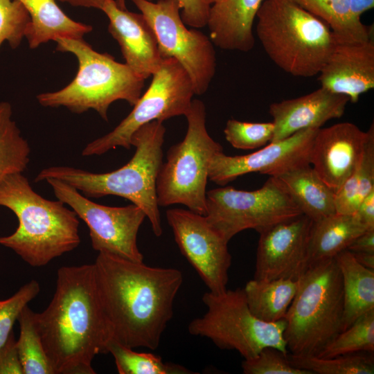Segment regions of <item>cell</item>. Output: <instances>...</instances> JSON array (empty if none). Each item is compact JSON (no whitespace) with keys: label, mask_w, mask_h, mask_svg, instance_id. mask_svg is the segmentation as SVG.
Here are the masks:
<instances>
[{"label":"cell","mask_w":374,"mask_h":374,"mask_svg":"<svg viewBox=\"0 0 374 374\" xmlns=\"http://www.w3.org/2000/svg\"><path fill=\"white\" fill-rule=\"evenodd\" d=\"M359 352H374V310L357 318L317 356L328 358Z\"/></svg>","instance_id":"cell-33"},{"label":"cell","mask_w":374,"mask_h":374,"mask_svg":"<svg viewBox=\"0 0 374 374\" xmlns=\"http://www.w3.org/2000/svg\"><path fill=\"white\" fill-rule=\"evenodd\" d=\"M318 75L321 87L357 103L374 87L373 37L360 42H337Z\"/></svg>","instance_id":"cell-18"},{"label":"cell","mask_w":374,"mask_h":374,"mask_svg":"<svg viewBox=\"0 0 374 374\" xmlns=\"http://www.w3.org/2000/svg\"><path fill=\"white\" fill-rule=\"evenodd\" d=\"M335 258L342 278L344 330L360 316L374 310V270L360 265L348 250Z\"/></svg>","instance_id":"cell-25"},{"label":"cell","mask_w":374,"mask_h":374,"mask_svg":"<svg viewBox=\"0 0 374 374\" xmlns=\"http://www.w3.org/2000/svg\"><path fill=\"white\" fill-rule=\"evenodd\" d=\"M342 278L335 258L311 264L298 280L283 336L296 356L318 355L343 330Z\"/></svg>","instance_id":"cell-7"},{"label":"cell","mask_w":374,"mask_h":374,"mask_svg":"<svg viewBox=\"0 0 374 374\" xmlns=\"http://www.w3.org/2000/svg\"><path fill=\"white\" fill-rule=\"evenodd\" d=\"M291 1L324 21L337 42H360L373 37V26H366L353 17L350 0Z\"/></svg>","instance_id":"cell-27"},{"label":"cell","mask_w":374,"mask_h":374,"mask_svg":"<svg viewBox=\"0 0 374 374\" xmlns=\"http://www.w3.org/2000/svg\"><path fill=\"white\" fill-rule=\"evenodd\" d=\"M73 6L101 9L107 0H58Z\"/></svg>","instance_id":"cell-43"},{"label":"cell","mask_w":374,"mask_h":374,"mask_svg":"<svg viewBox=\"0 0 374 374\" xmlns=\"http://www.w3.org/2000/svg\"><path fill=\"white\" fill-rule=\"evenodd\" d=\"M349 98L323 87L302 96L273 103L269 112L274 133L271 141L285 139L310 128H321L326 122L341 117Z\"/></svg>","instance_id":"cell-20"},{"label":"cell","mask_w":374,"mask_h":374,"mask_svg":"<svg viewBox=\"0 0 374 374\" xmlns=\"http://www.w3.org/2000/svg\"><path fill=\"white\" fill-rule=\"evenodd\" d=\"M40 290L39 284L31 280L10 297L0 300V350L7 341L12 328L23 308Z\"/></svg>","instance_id":"cell-36"},{"label":"cell","mask_w":374,"mask_h":374,"mask_svg":"<svg viewBox=\"0 0 374 374\" xmlns=\"http://www.w3.org/2000/svg\"><path fill=\"white\" fill-rule=\"evenodd\" d=\"M12 115L10 104L0 102V183L9 175L23 172L30 161V148Z\"/></svg>","instance_id":"cell-29"},{"label":"cell","mask_w":374,"mask_h":374,"mask_svg":"<svg viewBox=\"0 0 374 374\" xmlns=\"http://www.w3.org/2000/svg\"><path fill=\"white\" fill-rule=\"evenodd\" d=\"M318 130L299 131L285 139L271 141L246 155L228 156L223 151L220 152L211 160L208 179L222 186L247 173L276 177L296 166L310 163L311 149Z\"/></svg>","instance_id":"cell-15"},{"label":"cell","mask_w":374,"mask_h":374,"mask_svg":"<svg viewBox=\"0 0 374 374\" xmlns=\"http://www.w3.org/2000/svg\"><path fill=\"white\" fill-rule=\"evenodd\" d=\"M131 1L154 31L161 56L175 58L188 74L195 94L204 93L216 71V53L210 37L186 27L177 0Z\"/></svg>","instance_id":"cell-12"},{"label":"cell","mask_w":374,"mask_h":374,"mask_svg":"<svg viewBox=\"0 0 374 374\" xmlns=\"http://www.w3.org/2000/svg\"><path fill=\"white\" fill-rule=\"evenodd\" d=\"M222 0H207L208 3L211 6L213 4L220 2Z\"/></svg>","instance_id":"cell-46"},{"label":"cell","mask_w":374,"mask_h":374,"mask_svg":"<svg viewBox=\"0 0 374 374\" xmlns=\"http://www.w3.org/2000/svg\"><path fill=\"white\" fill-rule=\"evenodd\" d=\"M301 213L313 222L336 213L335 193L310 163L292 168L276 177Z\"/></svg>","instance_id":"cell-22"},{"label":"cell","mask_w":374,"mask_h":374,"mask_svg":"<svg viewBox=\"0 0 374 374\" xmlns=\"http://www.w3.org/2000/svg\"><path fill=\"white\" fill-rule=\"evenodd\" d=\"M205 217L226 241L246 229L258 233L302 215L283 184L269 177L256 190L221 187L206 192Z\"/></svg>","instance_id":"cell-10"},{"label":"cell","mask_w":374,"mask_h":374,"mask_svg":"<svg viewBox=\"0 0 374 374\" xmlns=\"http://www.w3.org/2000/svg\"><path fill=\"white\" fill-rule=\"evenodd\" d=\"M289 354V353H288ZM287 355L276 348L267 346L251 359L242 362L244 374H312L292 366Z\"/></svg>","instance_id":"cell-37"},{"label":"cell","mask_w":374,"mask_h":374,"mask_svg":"<svg viewBox=\"0 0 374 374\" xmlns=\"http://www.w3.org/2000/svg\"><path fill=\"white\" fill-rule=\"evenodd\" d=\"M368 136L359 163L335 193L336 213H355L360 202L374 190V125Z\"/></svg>","instance_id":"cell-28"},{"label":"cell","mask_w":374,"mask_h":374,"mask_svg":"<svg viewBox=\"0 0 374 374\" xmlns=\"http://www.w3.org/2000/svg\"><path fill=\"white\" fill-rule=\"evenodd\" d=\"M351 252V251H350ZM355 260L362 266L374 270V253L351 252Z\"/></svg>","instance_id":"cell-44"},{"label":"cell","mask_w":374,"mask_h":374,"mask_svg":"<svg viewBox=\"0 0 374 374\" xmlns=\"http://www.w3.org/2000/svg\"><path fill=\"white\" fill-rule=\"evenodd\" d=\"M177 1L181 6L182 10L180 15L186 25L194 28H203L207 26L211 6L207 0Z\"/></svg>","instance_id":"cell-38"},{"label":"cell","mask_w":374,"mask_h":374,"mask_svg":"<svg viewBox=\"0 0 374 374\" xmlns=\"http://www.w3.org/2000/svg\"><path fill=\"white\" fill-rule=\"evenodd\" d=\"M27 10L30 23L25 37L30 48L57 38L80 39L92 31V26L69 18L55 0H18Z\"/></svg>","instance_id":"cell-23"},{"label":"cell","mask_w":374,"mask_h":374,"mask_svg":"<svg viewBox=\"0 0 374 374\" xmlns=\"http://www.w3.org/2000/svg\"><path fill=\"white\" fill-rule=\"evenodd\" d=\"M202 301L207 310L190 321V335L209 339L222 350H236L244 359L256 356L265 347H274L287 355L283 336L285 319L265 322L250 311L243 288L205 292Z\"/></svg>","instance_id":"cell-9"},{"label":"cell","mask_w":374,"mask_h":374,"mask_svg":"<svg viewBox=\"0 0 374 374\" xmlns=\"http://www.w3.org/2000/svg\"><path fill=\"white\" fill-rule=\"evenodd\" d=\"M355 214L367 229H374V190L360 202Z\"/></svg>","instance_id":"cell-40"},{"label":"cell","mask_w":374,"mask_h":374,"mask_svg":"<svg viewBox=\"0 0 374 374\" xmlns=\"http://www.w3.org/2000/svg\"><path fill=\"white\" fill-rule=\"evenodd\" d=\"M0 206L12 211L19 222L14 233L0 237V244L32 267L45 266L80 243L76 213L60 200L39 195L22 172L0 183Z\"/></svg>","instance_id":"cell-4"},{"label":"cell","mask_w":374,"mask_h":374,"mask_svg":"<svg viewBox=\"0 0 374 374\" xmlns=\"http://www.w3.org/2000/svg\"><path fill=\"white\" fill-rule=\"evenodd\" d=\"M290 364L312 374H373V353L359 352L322 358L316 355H287Z\"/></svg>","instance_id":"cell-31"},{"label":"cell","mask_w":374,"mask_h":374,"mask_svg":"<svg viewBox=\"0 0 374 374\" xmlns=\"http://www.w3.org/2000/svg\"><path fill=\"white\" fill-rule=\"evenodd\" d=\"M263 0H222L211 5L207 23L218 48L248 52L255 44L253 25Z\"/></svg>","instance_id":"cell-21"},{"label":"cell","mask_w":374,"mask_h":374,"mask_svg":"<svg viewBox=\"0 0 374 374\" xmlns=\"http://www.w3.org/2000/svg\"><path fill=\"white\" fill-rule=\"evenodd\" d=\"M367 136L349 122L318 130L310 164L335 193L357 167Z\"/></svg>","instance_id":"cell-17"},{"label":"cell","mask_w":374,"mask_h":374,"mask_svg":"<svg viewBox=\"0 0 374 374\" xmlns=\"http://www.w3.org/2000/svg\"><path fill=\"white\" fill-rule=\"evenodd\" d=\"M194 95L191 80L183 66L175 58H164L132 112L112 131L89 143L82 155H101L117 147L130 149L131 137L136 130L153 121L163 122L185 116Z\"/></svg>","instance_id":"cell-11"},{"label":"cell","mask_w":374,"mask_h":374,"mask_svg":"<svg viewBox=\"0 0 374 374\" xmlns=\"http://www.w3.org/2000/svg\"><path fill=\"white\" fill-rule=\"evenodd\" d=\"M243 289L251 312L258 319L271 323L285 319L296 293L298 280L253 278Z\"/></svg>","instance_id":"cell-26"},{"label":"cell","mask_w":374,"mask_h":374,"mask_svg":"<svg viewBox=\"0 0 374 374\" xmlns=\"http://www.w3.org/2000/svg\"><path fill=\"white\" fill-rule=\"evenodd\" d=\"M256 19V34L265 52L295 77L317 75L337 43L324 21L291 0L263 1Z\"/></svg>","instance_id":"cell-5"},{"label":"cell","mask_w":374,"mask_h":374,"mask_svg":"<svg viewBox=\"0 0 374 374\" xmlns=\"http://www.w3.org/2000/svg\"><path fill=\"white\" fill-rule=\"evenodd\" d=\"M374 7V0H350V8L353 17L361 21L362 15Z\"/></svg>","instance_id":"cell-42"},{"label":"cell","mask_w":374,"mask_h":374,"mask_svg":"<svg viewBox=\"0 0 374 374\" xmlns=\"http://www.w3.org/2000/svg\"><path fill=\"white\" fill-rule=\"evenodd\" d=\"M93 264L113 340L131 348L156 350L172 318L182 272L103 253Z\"/></svg>","instance_id":"cell-1"},{"label":"cell","mask_w":374,"mask_h":374,"mask_svg":"<svg viewBox=\"0 0 374 374\" xmlns=\"http://www.w3.org/2000/svg\"><path fill=\"white\" fill-rule=\"evenodd\" d=\"M166 128L163 122L148 123L132 134L130 143L135 152L121 168L106 173H94L70 166H50L35 177L36 183L53 178L76 188L87 197L116 195L141 208L151 223L154 234H162L157 196V178L163 157Z\"/></svg>","instance_id":"cell-3"},{"label":"cell","mask_w":374,"mask_h":374,"mask_svg":"<svg viewBox=\"0 0 374 374\" xmlns=\"http://www.w3.org/2000/svg\"><path fill=\"white\" fill-rule=\"evenodd\" d=\"M347 250L351 252L374 253V229H367L357 237Z\"/></svg>","instance_id":"cell-41"},{"label":"cell","mask_w":374,"mask_h":374,"mask_svg":"<svg viewBox=\"0 0 374 374\" xmlns=\"http://www.w3.org/2000/svg\"><path fill=\"white\" fill-rule=\"evenodd\" d=\"M188 128L184 140L170 147L157 178L159 206L180 204L191 211L205 215L206 184L213 157L222 146L208 134L204 103L193 100L185 115Z\"/></svg>","instance_id":"cell-8"},{"label":"cell","mask_w":374,"mask_h":374,"mask_svg":"<svg viewBox=\"0 0 374 374\" xmlns=\"http://www.w3.org/2000/svg\"><path fill=\"white\" fill-rule=\"evenodd\" d=\"M58 200L69 205L89 230L92 248L98 253L143 262L137 235L146 215L138 206H107L96 203L71 185L53 178L45 180Z\"/></svg>","instance_id":"cell-13"},{"label":"cell","mask_w":374,"mask_h":374,"mask_svg":"<svg viewBox=\"0 0 374 374\" xmlns=\"http://www.w3.org/2000/svg\"><path fill=\"white\" fill-rule=\"evenodd\" d=\"M366 230L355 213H335L313 222L308 245L309 266L334 258Z\"/></svg>","instance_id":"cell-24"},{"label":"cell","mask_w":374,"mask_h":374,"mask_svg":"<svg viewBox=\"0 0 374 374\" xmlns=\"http://www.w3.org/2000/svg\"><path fill=\"white\" fill-rule=\"evenodd\" d=\"M273 122L251 123L231 118L227 121L224 134L226 140L235 148L253 150L270 143L274 136Z\"/></svg>","instance_id":"cell-34"},{"label":"cell","mask_w":374,"mask_h":374,"mask_svg":"<svg viewBox=\"0 0 374 374\" xmlns=\"http://www.w3.org/2000/svg\"><path fill=\"white\" fill-rule=\"evenodd\" d=\"M35 323L55 374H95L94 357L112 338L100 303L94 264L63 266L48 307Z\"/></svg>","instance_id":"cell-2"},{"label":"cell","mask_w":374,"mask_h":374,"mask_svg":"<svg viewBox=\"0 0 374 374\" xmlns=\"http://www.w3.org/2000/svg\"><path fill=\"white\" fill-rule=\"evenodd\" d=\"M117 6L122 10H126V0H115Z\"/></svg>","instance_id":"cell-45"},{"label":"cell","mask_w":374,"mask_h":374,"mask_svg":"<svg viewBox=\"0 0 374 374\" xmlns=\"http://www.w3.org/2000/svg\"><path fill=\"white\" fill-rule=\"evenodd\" d=\"M56 49L73 54L78 62L75 77L65 87L37 96L48 107H64L75 114L95 110L107 121L114 102L123 100L134 106L141 96L145 79L125 63L116 62L108 53L96 51L82 38H57Z\"/></svg>","instance_id":"cell-6"},{"label":"cell","mask_w":374,"mask_h":374,"mask_svg":"<svg viewBox=\"0 0 374 374\" xmlns=\"http://www.w3.org/2000/svg\"><path fill=\"white\" fill-rule=\"evenodd\" d=\"M30 16L18 0H0V46L5 41L17 48L25 37Z\"/></svg>","instance_id":"cell-35"},{"label":"cell","mask_w":374,"mask_h":374,"mask_svg":"<svg viewBox=\"0 0 374 374\" xmlns=\"http://www.w3.org/2000/svg\"><path fill=\"white\" fill-rule=\"evenodd\" d=\"M108 353L113 356L120 374H188L193 373L183 366L164 362L153 353L137 352L112 340Z\"/></svg>","instance_id":"cell-32"},{"label":"cell","mask_w":374,"mask_h":374,"mask_svg":"<svg viewBox=\"0 0 374 374\" xmlns=\"http://www.w3.org/2000/svg\"><path fill=\"white\" fill-rule=\"evenodd\" d=\"M35 312L28 305L21 311L17 321L19 337L16 346L24 374H55L43 346L35 323Z\"/></svg>","instance_id":"cell-30"},{"label":"cell","mask_w":374,"mask_h":374,"mask_svg":"<svg viewBox=\"0 0 374 374\" xmlns=\"http://www.w3.org/2000/svg\"><path fill=\"white\" fill-rule=\"evenodd\" d=\"M0 374H24L13 331L0 350Z\"/></svg>","instance_id":"cell-39"},{"label":"cell","mask_w":374,"mask_h":374,"mask_svg":"<svg viewBox=\"0 0 374 374\" xmlns=\"http://www.w3.org/2000/svg\"><path fill=\"white\" fill-rule=\"evenodd\" d=\"M100 10L109 19L108 31L119 44L125 64L145 80L157 72L163 58L143 14L120 9L115 0H107Z\"/></svg>","instance_id":"cell-19"},{"label":"cell","mask_w":374,"mask_h":374,"mask_svg":"<svg viewBox=\"0 0 374 374\" xmlns=\"http://www.w3.org/2000/svg\"><path fill=\"white\" fill-rule=\"evenodd\" d=\"M166 217L181 253L209 292H224L231 265L229 242L211 226L205 215L189 209H169Z\"/></svg>","instance_id":"cell-14"},{"label":"cell","mask_w":374,"mask_h":374,"mask_svg":"<svg viewBox=\"0 0 374 374\" xmlns=\"http://www.w3.org/2000/svg\"><path fill=\"white\" fill-rule=\"evenodd\" d=\"M312 223L302 214L259 233L253 278L298 280L309 267L308 245Z\"/></svg>","instance_id":"cell-16"}]
</instances>
